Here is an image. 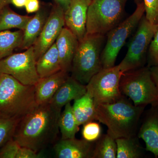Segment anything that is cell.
I'll return each instance as SVG.
<instances>
[{
    "instance_id": "cell-1",
    "label": "cell",
    "mask_w": 158,
    "mask_h": 158,
    "mask_svg": "<svg viewBox=\"0 0 158 158\" xmlns=\"http://www.w3.org/2000/svg\"><path fill=\"white\" fill-rule=\"evenodd\" d=\"M62 110L50 103L39 105L20 120L13 139L22 147L39 152L56 142Z\"/></svg>"
},
{
    "instance_id": "cell-2",
    "label": "cell",
    "mask_w": 158,
    "mask_h": 158,
    "mask_svg": "<svg viewBox=\"0 0 158 158\" xmlns=\"http://www.w3.org/2000/svg\"><path fill=\"white\" fill-rule=\"evenodd\" d=\"M145 106H136L123 95L111 103L96 107V120L108 128L107 134L115 139L137 136L138 125Z\"/></svg>"
},
{
    "instance_id": "cell-3",
    "label": "cell",
    "mask_w": 158,
    "mask_h": 158,
    "mask_svg": "<svg viewBox=\"0 0 158 158\" xmlns=\"http://www.w3.org/2000/svg\"><path fill=\"white\" fill-rule=\"evenodd\" d=\"M37 106L34 86L23 85L10 75L0 74V114L22 118Z\"/></svg>"
},
{
    "instance_id": "cell-4",
    "label": "cell",
    "mask_w": 158,
    "mask_h": 158,
    "mask_svg": "<svg viewBox=\"0 0 158 158\" xmlns=\"http://www.w3.org/2000/svg\"><path fill=\"white\" fill-rule=\"evenodd\" d=\"M106 39V35L86 34L79 41L72 63L71 76L86 85L102 69L101 55Z\"/></svg>"
},
{
    "instance_id": "cell-5",
    "label": "cell",
    "mask_w": 158,
    "mask_h": 158,
    "mask_svg": "<svg viewBox=\"0 0 158 158\" xmlns=\"http://www.w3.org/2000/svg\"><path fill=\"white\" fill-rule=\"evenodd\" d=\"M127 0H92L87 12L86 34L106 35L123 21Z\"/></svg>"
},
{
    "instance_id": "cell-6",
    "label": "cell",
    "mask_w": 158,
    "mask_h": 158,
    "mask_svg": "<svg viewBox=\"0 0 158 158\" xmlns=\"http://www.w3.org/2000/svg\"><path fill=\"white\" fill-rule=\"evenodd\" d=\"M119 89L122 94L129 98L135 106L158 104V91L149 66L123 73Z\"/></svg>"
},
{
    "instance_id": "cell-7",
    "label": "cell",
    "mask_w": 158,
    "mask_h": 158,
    "mask_svg": "<svg viewBox=\"0 0 158 158\" xmlns=\"http://www.w3.org/2000/svg\"><path fill=\"white\" fill-rule=\"evenodd\" d=\"M145 14L144 3L137 5L133 14L123 21L107 34L106 44L101 55L103 69L115 66L116 58L127 40L137 29Z\"/></svg>"
},
{
    "instance_id": "cell-8",
    "label": "cell",
    "mask_w": 158,
    "mask_h": 158,
    "mask_svg": "<svg viewBox=\"0 0 158 158\" xmlns=\"http://www.w3.org/2000/svg\"><path fill=\"white\" fill-rule=\"evenodd\" d=\"M157 27L150 23L144 15L129 43L126 55L118 65L123 73L144 67Z\"/></svg>"
},
{
    "instance_id": "cell-9",
    "label": "cell",
    "mask_w": 158,
    "mask_h": 158,
    "mask_svg": "<svg viewBox=\"0 0 158 158\" xmlns=\"http://www.w3.org/2000/svg\"><path fill=\"white\" fill-rule=\"evenodd\" d=\"M118 65L102 69L94 75L86 85L87 92L93 98L95 107L111 103L123 96L119 89L123 74Z\"/></svg>"
},
{
    "instance_id": "cell-10",
    "label": "cell",
    "mask_w": 158,
    "mask_h": 158,
    "mask_svg": "<svg viewBox=\"0 0 158 158\" xmlns=\"http://www.w3.org/2000/svg\"><path fill=\"white\" fill-rule=\"evenodd\" d=\"M33 46L0 61V74L10 75L23 85L34 86L40 79L36 68Z\"/></svg>"
},
{
    "instance_id": "cell-11",
    "label": "cell",
    "mask_w": 158,
    "mask_h": 158,
    "mask_svg": "<svg viewBox=\"0 0 158 158\" xmlns=\"http://www.w3.org/2000/svg\"><path fill=\"white\" fill-rule=\"evenodd\" d=\"M64 10L56 4L53 7L41 33L33 45L36 61L56 42L65 25Z\"/></svg>"
},
{
    "instance_id": "cell-12",
    "label": "cell",
    "mask_w": 158,
    "mask_h": 158,
    "mask_svg": "<svg viewBox=\"0 0 158 158\" xmlns=\"http://www.w3.org/2000/svg\"><path fill=\"white\" fill-rule=\"evenodd\" d=\"M90 4L87 0H71L68 9L64 11L65 25L79 41L86 34L87 12Z\"/></svg>"
},
{
    "instance_id": "cell-13",
    "label": "cell",
    "mask_w": 158,
    "mask_h": 158,
    "mask_svg": "<svg viewBox=\"0 0 158 158\" xmlns=\"http://www.w3.org/2000/svg\"><path fill=\"white\" fill-rule=\"evenodd\" d=\"M94 142L84 139H61L55 142L54 150L58 158H92Z\"/></svg>"
},
{
    "instance_id": "cell-14",
    "label": "cell",
    "mask_w": 158,
    "mask_h": 158,
    "mask_svg": "<svg viewBox=\"0 0 158 158\" xmlns=\"http://www.w3.org/2000/svg\"><path fill=\"white\" fill-rule=\"evenodd\" d=\"M137 136L145 142L146 150L158 158V104L147 110Z\"/></svg>"
},
{
    "instance_id": "cell-15",
    "label": "cell",
    "mask_w": 158,
    "mask_h": 158,
    "mask_svg": "<svg viewBox=\"0 0 158 158\" xmlns=\"http://www.w3.org/2000/svg\"><path fill=\"white\" fill-rule=\"evenodd\" d=\"M69 76L68 73L61 70L50 76L40 79L34 86L37 105L50 102L55 94Z\"/></svg>"
},
{
    "instance_id": "cell-16",
    "label": "cell",
    "mask_w": 158,
    "mask_h": 158,
    "mask_svg": "<svg viewBox=\"0 0 158 158\" xmlns=\"http://www.w3.org/2000/svg\"><path fill=\"white\" fill-rule=\"evenodd\" d=\"M79 40L73 33L64 27L56 40L61 70L69 73L74 56L78 45Z\"/></svg>"
},
{
    "instance_id": "cell-17",
    "label": "cell",
    "mask_w": 158,
    "mask_h": 158,
    "mask_svg": "<svg viewBox=\"0 0 158 158\" xmlns=\"http://www.w3.org/2000/svg\"><path fill=\"white\" fill-rule=\"evenodd\" d=\"M86 85H83L71 76H69L56 91L50 102L54 108H62L72 101L81 98L87 93Z\"/></svg>"
},
{
    "instance_id": "cell-18",
    "label": "cell",
    "mask_w": 158,
    "mask_h": 158,
    "mask_svg": "<svg viewBox=\"0 0 158 158\" xmlns=\"http://www.w3.org/2000/svg\"><path fill=\"white\" fill-rule=\"evenodd\" d=\"M48 15L44 9H40L32 16L23 31V41L20 48L27 50L34 45L39 37Z\"/></svg>"
},
{
    "instance_id": "cell-19",
    "label": "cell",
    "mask_w": 158,
    "mask_h": 158,
    "mask_svg": "<svg viewBox=\"0 0 158 158\" xmlns=\"http://www.w3.org/2000/svg\"><path fill=\"white\" fill-rule=\"evenodd\" d=\"M36 68L40 78L62 70L56 42L37 60Z\"/></svg>"
},
{
    "instance_id": "cell-20",
    "label": "cell",
    "mask_w": 158,
    "mask_h": 158,
    "mask_svg": "<svg viewBox=\"0 0 158 158\" xmlns=\"http://www.w3.org/2000/svg\"><path fill=\"white\" fill-rule=\"evenodd\" d=\"M73 110L79 126L96 120V107L93 98L86 93L81 98L74 101Z\"/></svg>"
},
{
    "instance_id": "cell-21",
    "label": "cell",
    "mask_w": 158,
    "mask_h": 158,
    "mask_svg": "<svg viewBox=\"0 0 158 158\" xmlns=\"http://www.w3.org/2000/svg\"><path fill=\"white\" fill-rule=\"evenodd\" d=\"M64 107V110L61 112L59 120L61 139L75 138L77 133L79 131V126L74 115L71 103H68Z\"/></svg>"
},
{
    "instance_id": "cell-22",
    "label": "cell",
    "mask_w": 158,
    "mask_h": 158,
    "mask_svg": "<svg viewBox=\"0 0 158 158\" xmlns=\"http://www.w3.org/2000/svg\"><path fill=\"white\" fill-rule=\"evenodd\" d=\"M116 140V158H141L144 156V150L139 143L138 136L117 138Z\"/></svg>"
},
{
    "instance_id": "cell-23",
    "label": "cell",
    "mask_w": 158,
    "mask_h": 158,
    "mask_svg": "<svg viewBox=\"0 0 158 158\" xmlns=\"http://www.w3.org/2000/svg\"><path fill=\"white\" fill-rule=\"evenodd\" d=\"M23 31H0V61L13 54L15 49L20 47Z\"/></svg>"
},
{
    "instance_id": "cell-24",
    "label": "cell",
    "mask_w": 158,
    "mask_h": 158,
    "mask_svg": "<svg viewBox=\"0 0 158 158\" xmlns=\"http://www.w3.org/2000/svg\"><path fill=\"white\" fill-rule=\"evenodd\" d=\"M32 16L20 15L7 6L0 15V31L17 28L23 31Z\"/></svg>"
},
{
    "instance_id": "cell-25",
    "label": "cell",
    "mask_w": 158,
    "mask_h": 158,
    "mask_svg": "<svg viewBox=\"0 0 158 158\" xmlns=\"http://www.w3.org/2000/svg\"><path fill=\"white\" fill-rule=\"evenodd\" d=\"M116 139L107 133L101 135L94 143L92 158H116Z\"/></svg>"
},
{
    "instance_id": "cell-26",
    "label": "cell",
    "mask_w": 158,
    "mask_h": 158,
    "mask_svg": "<svg viewBox=\"0 0 158 158\" xmlns=\"http://www.w3.org/2000/svg\"><path fill=\"white\" fill-rule=\"evenodd\" d=\"M21 118L0 114V148L13 138Z\"/></svg>"
},
{
    "instance_id": "cell-27",
    "label": "cell",
    "mask_w": 158,
    "mask_h": 158,
    "mask_svg": "<svg viewBox=\"0 0 158 158\" xmlns=\"http://www.w3.org/2000/svg\"><path fill=\"white\" fill-rule=\"evenodd\" d=\"M82 135L83 139L89 142H95L102 135V128L98 123L91 121L83 125Z\"/></svg>"
},
{
    "instance_id": "cell-28",
    "label": "cell",
    "mask_w": 158,
    "mask_h": 158,
    "mask_svg": "<svg viewBox=\"0 0 158 158\" xmlns=\"http://www.w3.org/2000/svg\"><path fill=\"white\" fill-rule=\"evenodd\" d=\"M145 17L150 23L158 25V0H143Z\"/></svg>"
},
{
    "instance_id": "cell-29",
    "label": "cell",
    "mask_w": 158,
    "mask_h": 158,
    "mask_svg": "<svg viewBox=\"0 0 158 158\" xmlns=\"http://www.w3.org/2000/svg\"><path fill=\"white\" fill-rule=\"evenodd\" d=\"M20 147L13 138L10 139L0 148V158H16Z\"/></svg>"
},
{
    "instance_id": "cell-30",
    "label": "cell",
    "mask_w": 158,
    "mask_h": 158,
    "mask_svg": "<svg viewBox=\"0 0 158 158\" xmlns=\"http://www.w3.org/2000/svg\"><path fill=\"white\" fill-rule=\"evenodd\" d=\"M149 67L158 64V25L150 45L148 53Z\"/></svg>"
},
{
    "instance_id": "cell-31",
    "label": "cell",
    "mask_w": 158,
    "mask_h": 158,
    "mask_svg": "<svg viewBox=\"0 0 158 158\" xmlns=\"http://www.w3.org/2000/svg\"><path fill=\"white\" fill-rule=\"evenodd\" d=\"M42 157L39 152L28 148L22 147L20 148L16 158H38Z\"/></svg>"
},
{
    "instance_id": "cell-32",
    "label": "cell",
    "mask_w": 158,
    "mask_h": 158,
    "mask_svg": "<svg viewBox=\"0 0 158 158\" xmlns=\"http://www.w3.org/2000/svg\"><path fill=\"white\" fill-rule=\"evenodd\" d=\"M24 7L28 13L37 12L40 9L39 0H27Z\"/></svg>"
},
{
    "instance_id": "cell-33",
    "label": "cell",
    "mask_w": 158,
    "mask_h": 158,
    "mask_svg": "<svg viewBox=\"0 0 158 158\" xmlns=\"http://www.w3.org/2000/svg\"><path fill=\"white\" fill-rule=\"evenodd\" d=\"M151 75L158 91V64L149 67Z\"/></svg>"
},
{
    "instance_id": "cell-34",
    "label": "cell",
    "mask_w": 158,
    "mask_h": 158,
    "mask_svg": "<svg viewBox=\"0 0 158 158\" xmlns=\"http://www.w3.org/2000/svg\"><path fill=\"white\" fill-rule=\"evenodd\" d=\"M27 0H11V3L17 8H23L25 5Z\"/></svg>"
},
{
    "instance_id": "cell-35",
    "label": "cell",
    "mask_w": 158,
    "mask_h": 158,
    "mask_svg": "<svg viewBox=\"0 0 158 158\" xmlns=\"http://www.w3.org/2000/svg\"><path fill=\"white\" fill-rule=\"evenodd\" d=\"M71 0H59V5L62 7L65 11L69 7Z\"/></svg>"
},
{
    "instance_id": "cell-36",
    "label": "cell",
    "mask_w": 158,
    "mask_h": 158,
    "mask_svg": "<svg viewBox=\"0 0 158 158\" xmlns=\"http://www.w3.org/2000/svg\"><path fill=\"white\" fill-rule=\"evenodd\" d=\"M11 3V0H0V15L4 9Z\"/></svg>"
},
{
    "instance_id": "cell-37",
    "label": "cell",
    "mask_w": 158,
    "mask_h": 158,
    "mask_svg": "<svg viewBox=\"0 0 158 158\" xmlns=\"http://www.w3.org/2000/svg\"><path fill=\"white\" fill-rule=\"evenodd\" d=\"M134 1H135V2L137 5L143 2V0H134Z\"/></svg>"
},
{
    "instance_id": "cell-38",
    "label": "cell",
    "mask_w": 158,
    "mask_h": 158,
    "mask_svg": "<svg viewBox=\"0 0 158 158\" xmlns=\"http://www.w3.org/2000/svg\"><path fill=\"white\" fill-rule=\"evenodd\" d=\"M54 2H56V4H57V5H59V0H54Z\"/></svg>"
},
{
    "instance_id": "cell-39",
    "label": "cell",
    "mask_w": 158,
    "mask_h": 158,
    "mask_svg": "<svg viewBox=\"0 0 158 158\" xmlns=\"http://www.w3.org/2000/svg\"><path fill=\"white\" fill-rule=\"evenodd\" d=\"M87 1H88V2H89L90 3L91 2V1H92V0H87Z\"/></svg>"
}]
</instances>
